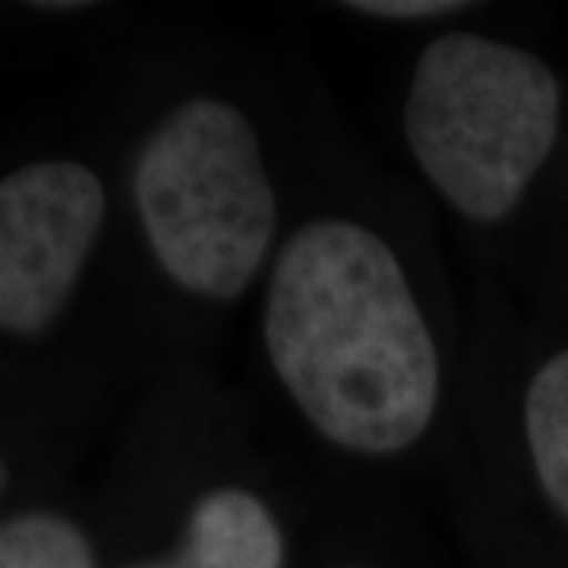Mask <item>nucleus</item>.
Instances as JSON below:
<instances>
[{"label":"nucleus","mask_w":568,"mask_h":568,"mask_svg":"<svg viewBox=\"0 0 568 568\" xmlns=\"http://www.w3.org/2000/svg\"><path fill=\"white\" fill-rule=\"evenodd\" d=\"M0 568H95V549L61 511H22L0 525Z\"/></svg>","instance_id":"7"},{"label":"nucleus","mask_w":568,"mask_h":568,"mask_svg":"<svg viewBox=\"0 0 568 568\" xmlns=\"http://www.w3.org/2000/svg\"><path fill=\"white\" fill-rule=\"evenodd\" d=\"M525 439L537 484L568 521V347L556 351L530 376Z\"/></svg>","instance_id":"6"},{"label":"nucleus","mask_w":568,"mask_h":568,"mask_svg":"<svg viewBox=\"0 0 568 568\" xmlns=\"http://www.w3.org/2000/svg\"><path fill=\"white\" fill-rule=\"evenodd\" d=\"M345 10L357 13V17H369V20L429 22L465 13L467 3H455V0H361V3H345Z\"/></svg>","instance_id":"8"},{"label":"nucleus","mask_w":568,"mask_h":568,"mask_svg":"<svg viewBox=\"0 0 568 568\" xmlns=\"http://www.w3.org/2000/svg\"><path fill=\"white\" fill-rule=\"evenodd\" d=\"M3 487H7V465L0 462V493H3Z\"/></svg>","instance_id":"10"},{"label":"nucleus","mask_w":568,"mask_h":568,"mask_svg":"<svg viewBox=\"0 0 568 568\" xmlns=\"http://www.w3.org/2000/svg\"><path fill=\"white\" fill-rule=\"evenodd\" d=\"M82 7L85 3H73V0L70 3H39V10H82Z\"/></svg>","instance_id":"9"},{"label":"nucleus","mask_w":568,"mask_h":568,"mask_svg":"<svg viewBox=\"0 0 568 568\" xmlns=\"http://www.w3.org/2000/svg\"><path fill=\"white\" fill-rule=\"evenodd\" d=\"M562 123V85L528 48L443 32L417 54L402 126L426 183L474 224L508 219L544 171Z\"/></svg>","instance_id":"3"},{"label":"nucleus","mask_w":568,"mask_h":568,"mask_svg":"<svg viewBox=\"0 0 568 568\" xmlns=\"http://www.w3.org/2000/svg\"><path fill=\"white\" fill-rule=\"evenodd\" d=\"M108 193L92 168L51 159L0 178V332L58 323L99 244Z\"/></svg>","instance_id":"4"},{"label":"nucleus","mask_w":568,"mask_h":568,"mask_svg":"<svg viewBox=\"0 0 568 568\" xmlns=\"http://www.w3.org/2000/svg\"><path fill=\"white\" fill-rule=\"evenodd\" d=\"M133 203L164 275L212 304L244 297L278 253L260 130L222 95H193L155 123L133 162Z\"/></svg>","instance_id":"2"},{"label":"nucleus","mask_w":568,"mask_h":568,"mask_svg":"<svg viewBox=\"0 0 568 568\" xmlns=\"http://www.w3.org/2000/svg\"><path fill=\"white\" fill-rule=\"evenodd\" d=\"M263 345L306 426L332 448L395 458L443 402V357L405 263L369 224H301L268 265Z\"/></svg>","instance_id":"1"},{"label":"nucleus","mask_w":568,"mask_h":568,"mask_svg":"<svg viewBox=\"0 0 568 568\" xmlns=\"http://www.w3.org/2000/svg\"><path fill=\"white\" fill-rule=\"evenodd\" d=\"M287 544L278 515L246 487L205 489L193 503L178 549L126 568H284Z\"/></svg>","instance_id":"5"},{"label":"nucleus","mask_w":568,"mask_h":568,"mask_svg":"<svg viewBox=\"0 0 568 568\" xmlns=\"http://www.w3.org/2000/svg\"><path fill=\"white\" fill-rule=\"evenodd\" d=\"M342 568H373V566H342Z\"/></svg>","instance_id":"11"}]
</instances>
